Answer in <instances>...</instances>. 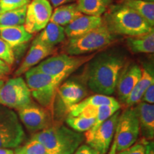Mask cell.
Returning <instances> with one entry per match:
<instances>
[{"instance_id": "obj_1", "label": "cell", "mask_w": 154, "mask_h": 154, "mask_svg": "<svg viewBox=\"0 0 154 154\" xmlns=\"http://www.w3.org/2000/svg\"><path fill=\"white\" fill-rule=\"evenodd\" d=\"M125 62V58L117 53H103L92 58L85 76L88 88L95 94L112 95Z\"/></svg>"}, {"instance_id": "obj_2", "label": "cell", "mask_w": 154, "mask_h": 154, "mask_svg": "<svg viewBox=\"0 0 154 154\" xmlns=\"http://www.w3.org/2000/svg\"><path fill=\"white\" fill-rule=\"evenodd\" d=\"M105 13L103 22L113 34L136 36L153 30L143 17L124 5L109 7Z\"/></svg>"}, {"instance_id": "obj_3", "label": "cell", "mask_w": 154, "mask_h": 154, "mask_svg": "<svg viewBox=\"0 0 154 154\" xmlns=\"http://www.w3.org/2000/svg\"><path fill=\"white\" fill-rule=\"evenodd\" d=\"M54 154H74L84 140L82 133L63 126H50L32 137Z\"/></svg>"}, {"instance_id": "obj_4", "label": "cell", "mask_w": 154, "mask_h": 154, "mask_svg": "<svg viewBox=\"0 0 154 154\" xmlns=\"http://www.w3.org/2000/svg\"><path fill=\"white\" fill-rule=\"evenodd\" d=\"M67 76H52L39 72L33 67L25 73L26 83L32 96L38 104L51 112L54 111L57 90Z\"/></svg>"}, {"instance_id": "obj_5", "label": "cell", "mask_w": 154, "mask_h": 154, "mask_svg": "<svg viewBox=\"0 0 154 154\" xmlns=\"http://www.w3.org/2000/svg\"><path fill=\"white\" fill-rule=\"evenodd\" d=\"M115 38L104 22L99 26L69 40L66 51L68 54L81 56L90 54L110 44Z\"/></svg>"}, {"instance_id": "obj_6", "label": "cell", "mask_w": 154, "mask_h": 154, "mask_svg": "<svg viewBox=\"0 0 154 154\" xmlns=\"http://www.w3.org/2000/svg\"><path fill=\"white\" fill-rule=\"evenodd\" d=\"M139 134V122L136 111L128 108L119 116L109 154H117L129 149L136 142Z\"/></svg>"}, {"instance_id": "obj_7", "label": "cell", "mask_w": 154, "mask_h": 154, "mask_svg": "<svg viewBox=\"0 0 154 154\" xmlns=\"http://www.w3.org/2000/svg\"><path fill=\"white\" fill-rule=\"evenodd\" d=\"M26 137L18 116L11 109L0 106V149H16Z\"/></svg>"}, {"instance_id": "obj_8", "label": "cell", "mask_w": 154, "mask_h": 154, "mask_svg": "<svg viewBox=\"0 0 154 154\" xmlns=\"http://www.w3.org/2000/svg\"><path fill=\"white\" fill-rule=\"evenodd\" d=\"M95 54L88 56H72L66 54L55 55L41 61L34 66L36 70L52 76H69L84 63L88 62Z\"/></svg>"}, {"instance_id": "obj_9", "label": "cell", "mask_w": 154, "mask_h": 154, "mask_svg": "<svg viewBox=\"0 0 154 154\" xmlns=\"http://www.w3.org/2000/svg\"><path fill=\"white\" fill-rule=\"evenodd\" d=\"M32 94L24 79L14 77L0 88V104L17 110L32 103Z\"/></svg>"}, {"instance_id": "obj_10", "label": "cell", "mask_w": 154, "mask_h": 154, "mask_svg": "<svg viewBox=\"0 0 154 154\" xmlns=\"http://www.w3.org/2000/svg\"><path fill=\"white\" fill-rule=\"evenodd\" d=\"M52 7L48 0H33L27 5L24 27L29 33L39 32L49 22Z\"/></svg>"}, {"instance_id": "obj_11", "label": "cell", "mask_w": 154, "mask_h": 154, "mask_svg": "<svg viewBox=\"0 0 154 154\" xmlns=\"http://www.w3.org/2000/svg\"><path fill=\"white\" fill-rule=\"evenodd\" d=\"M86 95V90L82 83L76 80H67L59 86L57 90V110L63 115L69 113L70 109L82 101Z\"/></svg>"}, {"instance_id": "obj_12", "label": "cell", "mask_w": 154, "mask_h": 154, "mask_svg": "<svg viewBox=\"0 0 154 154\" xmlns=\"http://www.w3.org/2000/svg\"><path fill=\"white\" fill-rule=\"evenodd\" d=\"M120 113V109L116 111L98 128L91 139L86 142L87 145L99 154H106L110 149Z\"/></svg>"}, {"instance_id": "obj_13", "label": "cell", "mask_w": 154, "mask_h": 154, "mask_svg": "<svg viewBox=\"0 0 154 154\" xmlns=\"http://www.w3.org/2000/svg\"><path fill=\"white\" fill-rule=\"evenodd\" d=\"M20 120L30 131H40L50 126V116L47 109L33 102L18 109Z\"/></svg>"}, {"instance_id": "obj_14", "label": "cell", "mask_w": 154, "mask_h": 154, "mask_svg": "<svg viewBox=\"0 0 154 154\" xmlns=\"http://www.w3.org/2000/svg\"><path fill=\"white\" fill-rule=\"evenodd\" d=\"M101 106H120L118 101L111 96L96 94L88 96L85 99L74 106L69 111L68 116H74L78 114H84L88 116H96L99 107Z\"/></svg>"}, {"instance_id": "obj_15", "label": "cell", "mask_w": 154, "mask_h": 154, "mask_svg": "<svg viewBox=\"0 0 154 154\" xmlns=\"http://www.w3.org/2000/svg\"><path fill=\"white\" fill-rule=\"evenodd\" d=\"M141 72V68L136 63L124 68L121 72L116 90H117L119 99L124 103L140 79Z\"/></svg>"}, {"instance_id": "obj_16", "label": "cell", "mask_w": 154, "mask_h": 154, "mask_svg": "<svg viewBox=\"0 0 154 154\" xmlns=\"http://www.w3.org/2000/svg\"><path fill=\"white\" fill-rule=\"evenodd\" d=\"M54 52V48H49L38 43L32 42L27 54L22 61L20 66L14 72V76H20L30 69L33 68L41 61Z\"/></svg>"}, {"instance_id": "obj_17", "label": "cell", "mask_w": 154, "mask_h": 154, "mask_svg": "<svg viewBox=\"0 0 154 154\" xmlns=\"http://www.w3.org/2000/svg\"><path fill=\"white\" fill-rule=\"evenodd\" d=\"M103 22L101 17L82 14L66 25L64 28L65 34L70 38L79 36L99 26Z\"/></svg>"}, {"instance_id": "obj_18", "label": "cell", "mask_w": 154, "mask_h": 154, "mask_svg": "<svg viewBox=\"0 0 154 154\" xmlns=\"http://www.w3.org/2000/svg\"><path fill=\"white\" fill-rule=\"evenodd\" d=\"M141 76L137 84L133 88L124 103L128 108L131 107L138 103L142 99L146 90L149 86L154 84L153 68L151 66H145L141 69Z\"/></svg>"}, {"instance_id": "obj_19", "label": "cell", "mask_w": 154, "mask_h": 154, "mask_svg": "<svg viewBox=\"0 0 154 154\" xmlns=\"http://www.w3.org/2000/svg\"><path fill=\"white\" fill-rule=\"evenodd\" d=\"M139 122L140 131L146 139L154 136V105L141 102L135 108Z\"/></svg>"}, {"instance_id": "obj_20", "label": "cell", "mask_w": 154, "mask_h": 154, "mask_svg": "<svg viewBox=\"0 0 154 154\" xmlns=\"http://www.w3.org/2000/svg\"><path fill=\"white\" fill-rule=\"evenodd\" d=\"M0 37L12 49L22 47L33 37L32 34L25 29L23 25L17 26H0Z\"/></svg>"}, {"instance_id": "obj_21", "label": "cell", "mask_w": 154, "mask_h": 154, "mask_svg": "<svg viewBox=\"0 0 154 154\" xmlns=\"http://www.w3.org/2000/svg\"><path fill=\"white\" fill-rule=\"evenodd\" d=\"M65 37L66 34L64 27L49 22L33 42L49 48H54L56 45L62 42L65 39Z\"/></svg>"}, {"instance_id": "obj_22", "label": "cell", "mask_w": 154, "mask_h": 154, "mask_svg": "<svg viewBox=\"0 0 154 154\" xmlns=\"http://www.w3.org/2000/svg\"><path fill=\"white\" fill-rule=\"evenodd\" d=\"M82 14L77 8L76 4L63 5L55 9L51 14L49 22L61 26H66Z\"/></svg>"}, {"instance_id": "obj_23", "label": "cell", "mask_w": 154, "mask_h": 154, "mask_svg": "<svg viewBox=\"0 0 154 154\" xmlns=\"http://www.w3.org/2000/svg\"><path fill=\"white\" fill-rule=\"evenodd\" d=\"M127 44L133 53L151 54L154 52V31L142 35L130 36Z\"/></svg>"}, {"instance_id": "obj_24", "label": "cell", "mask_w": 154, "mask_h": 154, "mask_svg": "<svg viewBox=\"0 0 154 154\" xmlns=\"http://www.w3.org/2000/svg\"><path fill=\"white\" fill-rule=\"evenodd\" d=\"M111 0H77V8L83 14L101 17L110 7Z\"/></svg>"}, {"instance_id": "obj_25", "label": "cell", "mask_w": 154, "mask_h": 154, "mask_svg": "<svg viewBox=\"0 0 154 154\" xmlns=\"http://www.w3.org/2000/svg\"><path fill=\"white\" fill-rule=\"evenodd\" d=\"M123 5L141 16L152 27L154 25V3L144 0H124Z\"/></svg>"}, {"instance_id": "obj_26", "label": "cell", "mask_w": 154, "mask_h": 154, "mask_svg": "<svg viewBox=\"0 0 154 154\" xmlns=\"http://www.w3.org/2000/svg\"><path fill=\"white\" fill-rule=\"evenodd\" d=\"M120 108V106H101L99 107L95 116V121H94L93 126L91 127V129L85 132L86 141L87 142L88 140L91 139L92 136H93L96 131L98 129V128L106 119L111 116L116 111L119 110Z\"/></svg>"}, {"instance_id": "obj_27", "label": "cell", "mask_w": 154, "mask_h": 154, "mask_svg": "<svg viewBox=\"0 0 154 154\" xmlns=\"http://www.w3.org/2000/svg\"><path fill=\"white\" fill-rule=\"evenodd\" d=\"M27 5L14 10L5 11L0 14V26L23 25L25 21Z\"/></svg>"}, {"instance_id": "obj_28", "label": "cell", "mask_w": 154, "mask_h": 154, "mask_svg": "<svg viewBox=\"0 0 154 154\" xmlns=\"http://www.w3.org/2000/svg\"><path fill=\"white\" fill-rule=\"evenodd\" d=\"M95 117L79 114L74 116H67L66 122L68 126L77 132H86L93 126Z\"/></svg>"}, {"instance_id": "obj_29", "label": "cell", "mask_w": 154, "mask_h": 154, "mask_svg": "<svg viewBox=\"0 0 154 154\" xmlns=\"http://www.w3.org/2000/svg\"><path fill=\"white\" fill-rule=\"evenodd\" d=\"M15 150L23 154H54L39 141L32 138L25 145L19 146Z\"/></svg>"}, {"instance_id": "obj_30", "label": "cell", "mask_w": 154, "mask_h": 154, "mask_svg": "<svg viewBox=\"0 0 154 154\" xmlns=\"http://www.w3.org/2000/svg\"><path fill=\"white\" fill-rule=\"evenodd\" d=\"M0 59L11 66L14 64L15 58L12 48L5 41L0 38Z\"/></svg>"}, {"instance_id": "obj_31", "label": "cell", "mask_w": 154, "mask_h": 154, "mask_svg": "<svg viewBox=\"0 0 154 154\" xmlns=\"http://www.w3.org/2000/svg\"><path fill=\"white\" fill-rule=\"evenodd\" d=\"M30 0H0V14L27 5Z\"/></svg>"}, {"instance_id": "obj_32", "label": "cell", "mask_w": 154, "mask_h": 154, "mask_svg": "<svg viewBox=\"0 0 154 154\" xmlns=\"http://www.w3.org/2000/svg\"><path fill=\"white\" fill-rule=\"evenodd\" d=\"M145 145L142 143H136L129 149L119 152L117 154H144Z\"/></svg>"}, {"instance_id": "obj_33", "label": "cell", "mask_w": 154, "mask_h": 154, "mask_svg": "<svg viewBox=\"0 0 154 154\" xmlns=\"http://www.w3.org/2000/svg\"><path fill=\"white\" fill-rule=\"evenodd\" d=\"M142 101L146 102L150 104H153L154 103V84H151L148 87L146 91L144 92L143 97H142Z\"/></svg>"}, {"instance_id": "obj_34", "label": "cell", "mask_w": 154, "mask_h": 154, "mask_svg": "<svg viewBox=\"0 0 154 154\" xmlns=\"http://www.w3.org/2000/svg\"><path fill=\"white\" fill-rule=\"evenodd\" d=\"M74 154H99L95 150L90 147L87 144L81 145L76 150Z\"/></svg>"}, {"instance_id": "obj_35", "label": "cell", "mask_w": 154, "mask_h": 154, "mask_svg": "<svg viewBox=\"0 0 154 154\" xmlns=\"http://www.w3.org/2000/svg\"><path fill=\"white\" fill-rule=\"evenodd\" d=\"M11 66L0 59V80L3 79L6 76H7L11 72Z\"/></svg>"}, {"instance_id": "obj_36", "label": "cell", "mask_w": 154, "mask_h": 154, "mask_svg": "<svg viewBox=\"0 0 154 154\" xmlns=\"http://www.w3.org/2000/svg\"><path fill=\"white\" fill-rule=\"evenodd\" d=\"M50 4L52 5L53 7H58L59 6L66 5L67 3L72 2L74 1V0H49Z\"/></svg>"}, {"instance_id": "obj_37", "label": "cell", "mask_w": 154, "mask_h": 154, "mask_svg": "<svg viewBox=\"0 0 154 154\" xmlns=\"http://www.w3.org/2000/svg\"><path fill=\"white\" fill-rule=\"evenodd\" d=\"M144 154H154L153 142H149V143L146 144Z\"/></svg>"}, {"instance_id": "obj_38", "label": "cell", "mask_w": 154, "mask_h": 154, "mask_svg": "<svg viewBox=\"0 0 154 154\" xmlns=\"http://www.w3.org/2000/svg\"><path fill=\"white\" fill-rule=\"evenodd\" d=\"M0 154H14V151L10 149H0Z\"/></svg>"}, {"instance_id": "obj_39", "label": "cell", "mask_w": 154, "mask_h": 154, "mask_svg": "<svg viewBox=\"0 0 154 154\" xmlns=\"http://www.w3.org/2000/svg\"><path fill=\"white\" fill-rule=\"evenodd\" d=\"M5 84V82H4L3 80H0V88H1L3 84Z\"/></svg>"}, {"instance_id": "obj_40", "label": "cell", "mask_w": 154, "mask_h": 154, "mask_svg": "<svg viewBox=\"0 0 154 154\" xmlns=\"http://www.w3.org/2000/svg\"><path fill=\"white\" fill-rule=\"evenodd\" d=\"M14 154H23V153H20V152L17 151H16V150H15V151H14Z\"/></svg>"}, {"instance_id": "obj_41", "label": "cell", "mask_w": 154, "mask_h": 154, "mask_svg": "<svg viewBox=\"0 0 154 154\" xmlns=\"http://www.w3.org/2000/svg\"><path fill=\"white\" fill-rule=\"evenodd\" d=\"M144 1H147V2H153L154 0H144Z\"/></svg>"}]
</instances>
